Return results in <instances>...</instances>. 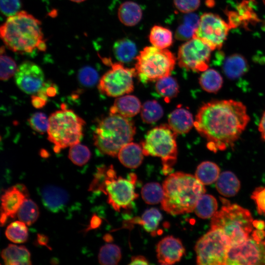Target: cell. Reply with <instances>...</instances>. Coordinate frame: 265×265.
I'll use <instances>...</instances> for the list:
<instances>
[{
	"label": "cell",
	"instance_id": "11",
	"mask_svg": "<svg viewBox=\"0 0 265 265\" xmlns=\"http://www.w3.org/2000/svg\"><path fill=\"white\" fill-rule=\"evenodd\" d=\"M136 75L135 68L125 67L120 63L112 64L111 69L100 80L98 89L109 97L123 96L133 91V78Z\"/></svg>",
	"mask_w": 265,
	"mask_h": 265
},
{
	"label": "cell",
	"instance_id": "17",
	"mask_svg": "<svg viewBox=\"0 0 265 265\" xmlns=\"http://www.w3.org/2000/svg\"><path fill=\"white\" fill-rule=\"evenodd\" d=\"M185 248L181 240L173 236L162 238L157 246V258L161 265H172L180 261Z\"/></svg>",
	"mask_w": 265,
	"mask_h": 265
},
{
	"label": "cell",
	"instance_id": "2",
	"mask_svg": "<svg viewBox=\"0 0 265 265\" xmlns=\"http://www.w3.org/2000/svg\"><path fill=\"white\" fill-rule=\"evenodd\" d=\"M0 33L4 45L14 52L31 54L46 49L41 22L25 11L7 17Z\"/></svg>",
	"mask_w": 265,
	"mask_h": 265
},
{
	"label": "cell",
	"instance_id": "24",
	"mask_svg": "<svg viewBox=\"0 0 265 265\" xmlns=\"http://www.w3.org/2000/svg\"><path fill=\"white\" fill-rule=\"evenodd\" d=\"M142 10L136 2L127 1L123 2L118 9V17L125 26H132L137 25L141 20Z\"/></svg>",
	"mask_w": 265,
	"mask_h": 265
},
{
	"label": "cell",
	"instance_id": "5",
	"mask_svg": "<svg viewBox=\"0 0 265 265\" xmlns=\"http://www.w3.org/2000/svg\"><path fill=\"white\" fill-rule=\"evenodd\" d=\"M133 122L129 118L109 114L100 119L93 132L94 145L102 153L112 157L131 142L135 134Z\"/></svg>",
	"mask_w": 265,
	"mask_h": 265
},
{
	"label": "cell",
	"instance_id": "51",
	"mask_svg": "<svg viewBox=\"0 0 265 265\" xmlns=\"http://www.w3.org/2000/svg\"><path fill=\"white\" fill-rule=\"evenodd\" d=\"M37 240L39 243L42 245H47L48 242L47 237L43 234H38Z\"/></svg>",
	"mask_w": 265,
	"mask_h": 265
},
{
	"label": "cell",
	"instance_id": "26",
	"mask_svg": "<svg viewBox=\"0 0 265 265\" xmlns=\"http://www.w3.org/2000/svg\"><path fill=\"white\" fill-rule=\"evenodd\" d=\"M199 84L205 91L216 93L222 87L223 80L219 73L213 69H208L203 72L199 79Z\"/></svg>",
	"mask_w": 265,
	"mask_h": 265
},
{
	"label": "cell",
	"instance_id": "8",
	"mask_svg": "<svg viewBox=\"0 0 265 265\" xmlns=\"http://www.w3.org/2000/svg\"><path fill=\"white\" fill-rule=\"evenodd\" d=\"M135 59L136 75L143 82L157 81L170 76L176 61L175 56L169 50L154 46L145 47Z\"/></svg>",
	"mask_w": 265,
	"mask_h": 265
},
{
	"label": "cell",
	"instance_id": "41",
	"mask_svg": "<svg viewBox=\"0 0 265 265\" xmlns=\"http://www.w3.org/2000/svg\"><path fill=\"white\" fill-rule=\"evenodd\" d=\"M79 81L85 87L94 86L98 80L97 72L93 68L85 66L80 70L78 74Z\"/></svg>",
	"mask_w": 265,
	"mask_h": 265
},
{
	"label": "cell",
	"instance_id": "33",
	"mask_svg": "<svg viewBox=\"0 0 265 265\" xmlns=\"http://www.w3.org/2000/svg\"><path fill=\"white\" fill-rule=\"evenodd\" d=\"M39 215L37 204L29 199H26L17 212L19 220L30 226L38 219Z\"/></svg>",
	"mask_w": 265,
	"mask_h": 265
},
{
	"label": "cell",
	"instance_id": "27",
	"mask_svg": "<svg viewBox=\"0 0 265 265\" xmlns=\"http://www.w3.org/2000/svg\"><path fill=\"white\" fill-rule=\"evenodd\" d=\"M149 41L153 46L160 49H165L173 43V35L167 28L156 25L151 29Z\"/></svg>",
	"mask_w": 265,
	"mask_h": 265
},
{
	"label": "cell",
	"instance_id": "9",
	"mask_svg": "<svg viewBox=\"0 0 265 265\" xmlns=\"http://www.w3.org/2000/svg\"><path fill=\"white\" fill-rule=\"evenodd\" d=\"M177 135L168 125L163 124L150 130L141 144L144 155L161 158L164 174L171 171L177 160Z\"/></svg>",
	"mask_w": 265,
	"mask_h": 265
},
{
	"label": "cell",
	"instance_id": "20",
	"mask_svg": "<svg viewBox=\"0 0 265 265\" xmlns=\"http://www.w3.org/2000/svg\"><path fill=\"white\" fill-rule=\"evenodd\" d=\"M168 125L177 134L188 132L194 126L193 116L190 112L183 107H178L169 115Z\"/></svg>",
	"mask_w": 265,
	"mask_h": 265
},
{
	"label": "cell",
	"instance_id": "37",
	"mask_svg": "<svg viewBox=\"0 0 265 265\" xmlns=\"http://www.w3.org/2000/svg\"><path fill=\"white\" fill-rule=\"evenodd\" d=\"M161 218V213L157 209L151 208L144 212L140 223L146 231L154 236Z\"/></svg>",
	"mask_w": 265,
	"mask_h": 265
},
{
	"label": "cell",
	"instance_id": "43",
	"mask_svg": "<svg viewBox=\"0 0 265 265\" xmlns=\"http://www.w3.org/2000/svg\"><path fill=\"white\" fill-rule=\"evenodd\" d=\"M176 8L185 14L193 12L200 4V0H173Z\"/></svg>",
	"mask_w": 265,
	"mask_h": 265
},
{
	"label": "cell",
	"instance_id": "29",
	"mask_svg": "<svg viewBox=\"0 0 265 265\" xmlns=\"http://www.w3.org/2000/svg\"><path fill=\"white\" fill-rule=\"evenodd\" d=\"M220 169L215 163L206 161L201 162L197 166L195 177L204 185L212 184L217 180L219 176Z\"/></svg>",
	"mask_w": 265,
	"mask_h": 265
},
{
	"label": "cell",
	"instance_id": "48",
	"mask_svg": "<svg viewBox=\"0 0 265 265\" xmlns=\"http://www.w3.org/2000/svg\"><path fill=\"white\" fill-rule=\"evenodd\" d=\"M149 262L146 258L141 255L132 257L130 265H148Z\"/></svg>",
	"mask_w": 265,
	"mask_h": 265
},
{
	"label": "cell",
	"instance_id": "18",
	"mask_svg": "<svg viewBox=\"0 0 265 265\" xmlns=\"http://www.w3.org/2000/svg\"><path fill=\"white\" fill-rule=\"evenodd\" d=\"M42 202L44 206L53 212L63 209L69 201V195L62 188L53 186H47L41 192Z\"/></svg>",
	"mask_w": 265,
	"mask_h": 265
},
{
	"label": "cell",
	"instance_id": "3",
	"mask_svg": "<svg viewBox=\"0 0 265 265\" xmlns=\"http://www.w3.org/2000/svg\"><path fill=\"white\" fill-rule=\"evenodd\" d=\"M162 209L177 215L194 211L199 199L206 192L203 185L196 177L182 172L171 174L164 180Z\"/></svg>",
	"mask_w": 265,
	"mask_h": 265
},
{
	"label": "cell",
	"instance_id": "4",
	"mask_svg": "<svg viewBox=\"0 0 265 265\" xmlns=\"http://www.w3.org/2000/svg\"><path fill=\"white\" fill-rule=\"evenodd\" d=\"M136 177L131 173L128 179L119 177L112 165H102L97 168L89 190L101 191L107 196V202L117 211L130 208L138 197L135 192L134 184Z\"/></svg>",
	"mask_w": 265,
	"mask_h": 265
},
{
	"label": "cell",
	"instance_id": "25",
	"mask_svg": "<svg viewBox=\"0 0 265 265\" xmlns=\"http://www.w3.org/2000/svg\"><path fill=\"white\" fill-rule=\"evenodd\" d=\"M218 192L225 197L235 196L238 192L240 183L237 176L231 171L221 173L215 184Z\"/></svg>",
	"mask_w": 265,
	"mask_h": 265
},
{
	"label": "cell",
	"instance_id": "46",
	"mask_svg": "<svg viewBox=\"0 0 265 265\" xmlns=\"http://www.w3.org/2000/svg\"><path fill=\"white\" fill-rule=\"evenodd\" d=\"M57 92V88L51 82H44L38 91L37 95L47 101L48 97L54 96Z\"/></svg>",
	"mask_w": 265,
	"mask_h": 265
},
{
	"label": "cell",
	"instance_id": "16",
	"mask_svg": "<svg viewBox=\"0 0 265 265\" xmlns=\"http://www.w3.org/2000/svg\"><path fill=\"white\" fill-rule=\"evenodd\" d=\"M28 194L26 186L18 184L8 188L1 197L0 223L3 226L8 217L14 218Z\"/></svg>",
	"mask_w": 265,
	"mask_h": 265
},
{
	"label": "cell",
	"instance_id": "38",
	"mask_svg": "<svg viewBox=\"0 0 265 265\" xmlns=\"http://www.w3.org/2000/svg\"><path fill=\"white\" fill-rule=\"evenodd\" d=\"M91 157L88 148L80 143L70 146L68 157L71 161L78 166H82L88 162Z\"/></svg>",
	"mask_w": 265,
	"mask_h": 265
},
{
	"label": "cell",
	"instance_id": "30",
	"mask_svg": "<svg viewBox=\"0 0 265 265\" xmlns=\"http://www.w3.org/2000/svg\"><path fill=\"white\" fill-rule=\"evenodd\" d=\"M217 208L216 199L211 195L204 194L197 201L194 211L199 217L208 219L213 216Z\"/></svg>",
	"mask_w": 265,
	"mask_h": 265
},
{
	"label": "cell",
	"instance_id": "40",
	"mask_svg": "<svg viewBox=\"0 0 265 265\" xmlns=\"http://www.w3.org/2000/svg\"><path fill=\"white\" fill-rule=\"evenodd\" d=\"M31 128L35 132L43 134L48 131L49 119L42 112L33 114L28 120Z\"/></svg>",
	"mask_w": 265,
	"mask_h": 265
},
{
	"label": "cell",
	"instance_id": "10",
	"mask_svg": "<svg viewBox=\"0 0 265 265\" xmlns=\"http://www.w3.org/2000/svg\"><path fill=\"white\" fill-rule=\"evenodd\" d=\"M231 247L230 238L221 230L211 228L195 245L197 264L200 265H226Z\"/></svg>",
	"mask_w": 265,
	"mask_h": 265
},
{
	"label": "cell",
	"instance_id": "45",
	"mask_svg": "<svg viewBox=\"0 0 265 265\" xmlns=\"http://www.w3.org/2000/svg\"><path fill=\"white\" fill-rule=\"evenodd\" d=\"M196 28L183 23L177 28L175 32V37L179 40L187 41L193 38Z\"/></svg>",
	"mask_w": 265,
	"mask_h": 265
},
{
	"label": "cell",
	"instance_id": "21",
	"mask_svg": "<svg viewBox=\"0 0 265 265\" xmlns=\"http://www.w3.org/2000/svg\"><path fill=\"white\" fill-rule=\"evenodd\" d=\"M249 69L246 58L239 53H234L228 56L223 65V71L230 80L237 79L245 74Z\"/></svg>",
	"mask_w": 265,
	"mask_h": 265
},
{
	"label": "cell",
	"instance_id": "34",
	"mask_svg": "<svg viewBox=\"0 0 265 265\" xmlns=\"http://www.w3.org/2000/svg\"><path fill=\"white\" fill-rule=\"evenodd\" d=\"M121 259V249L115 244H107L100 248L98 260L103 265H115L118 264Z\"/></svg>",
	"mask_w": 265,
	"mask_h": 265
},
{
	"label": "cell",
	"instance_id": "15",
	"mask_svg": "<svg viewBox=\"0 0 265 265\" xmlns=\"http://www.w3.org/2000/svg\"><path fill=\"white\" fill-rule=\"evenodd\" d=\"M15 82L23 92L28 94L37 93L44 83L45 76L42 69L29 61L22 62L14 75Z\"/></svg>",
	"mask_w": 265,
	"mask_h": 265
},
{
	"label": "cell",
	"instance_id": "13",
	"mask_svg": "<svg viewBox=\"0 0 265 265\" xmlns=\"http://www.w3.org/2000/svg\"><path fill=\"white\" fill-rule=\"evenodd\" d=\"M212 50L201 40L192 38L178 49L177 60L181 68L194 72H204L208 69Z\"/></svg>",
	"mask_w": 265,
	"mask_h": 265
},
{
	"label": "cell",
	"instance_id": "49",
	"mask_svg": "<svg viewBox=\"0 0 265 265\" xmlns=\"http://www.w3.org/2000/svg\"><path fill=\"white\" fill-rule=\"evenodd\" d=\"M258 129L261 133L262 139L265 141V111L263 113L260 120Z\"/></svg>",
	"mask_w": 265,
	"mask_h": 265
},
{
	"label": "cell",
	"instance_id": "14",
	"mask_svg": "<svg viewBox=\"0 0 265 265\" xmlns=\"http://www.w3.org/2000/svg\"><path fill=\"white\" fill-rule=\"evenodd\" d=\"M226 265H265V241L251 236L230 247Z\"/></svg>",
	"mask_w": 265,
	"mask_h": 265
},
{
	"label": "cell",
	"instance_id": "23",
	"mask_svg": "<svg viewBox=\"0 0 265 265\" xmlns=\"http://www.w3.org/2000/svg\"><path fill=\"white\" fill-rule=\"evenodd\" d=\"M1 256L6 265L31 264L30 254L24 246L10 244L2 250Z\"/></svg>",
	"mask_w": 265,
	"mask_h": 265
},
{
	"label": "cell",
	"instance_id": "53",
	"mask_svg": "<svg viewBox=\"0 0 265 265\" xmlns=\"http://www.w3.org/2000/svg\"><path fill=\"white\" fill-rule=\"evenodd\" d=\"M70 0L74 2L80 3V2L85 1L86 0Z\"/></svg>",
	"mask_w": 265,
	"mask_h": 265
},
{
	"label": "cell",
	"instance_id": "50",
	"mask_svg": "<svg viewBox=\"0 0 265 265\" xmlns=\"http://www.w3.org/2000/svg\"><path fill=\"white\" fill-rule=\"evenodd\" d=\"M100 219L95 215H94L91 219L89 227L87 229V230L90 229H94L98 227L101 224Z\"/></svg>",
	"mask_w": 265,
	"mask_h": 265
},
{
	"label": "cell",
	"instance_id": "42",
	"mask_svg": "<svg viewBox=\"0 0 265 265\" xmlns=\"http://www.w3.org/2000/svg\"><path fill=\"white\" fill-rule=\"evenodd\" d=\"M1 12L7 17L13 16L20 11V0H0Z\"/></svg>",
	"mask_w": 265,
	"mask_h": 265
},
{
	"label": "cell",
	"instance_id": "6",
	"mask_svg": "<svg viewBox=\"0 0 265 265\" xmlns=\"http://www.w3.org/2000/svg\"><path fill=\"white\" fill-rule=\"evenodd\" d=\"M223 205L212 217L211 228L221 230L230 239L231 247L241 244L249 237L253 225L250 212L221 198Z\"/></svg>",
	"mask_w": 265,
	"mask_h": 265
},
{
	"label": "cell",
	"instance_id": "12",
	"mask_svg": "<svg viewBox=\"0 0 265 265\" xmlns=\"http://www.w3.org/2000/svg\"><path fill=\"white\" fill-rule=\"evenodd\" d=\"M231 28L219 15L205 13L200 18L193 38L201 40L213 51L220 49Z\"/></svg>",
	"mask_w": 265,
	"mask_h": 265
},
{
	"label": "cell",
	"instance_id": "7",
	"mask_svg": "<svg viewBox=\"0 0 265 265\" xmlns=\"http://www.w3.org/2000/svg\"><path fill=\"white\" fill-rule=\"evenodd\" d=\"M49 119L48 139L53 144L55 152L80 142L85 122L72 110H57Z\"/></svg>",
	"mask_w": 265,
	"mask_h": 265
},
{
	"label": "cell",
	"instance_id": "31",
	"mask_svg": "<svg viewBox=\"0 0 265 265\" xmlns=\"http://www.w3.org/2000/svg\"><path fill=\"white\" fill-rule=\"evenodd\" d=\"M156 89L157 92L167 102L177 96L179 93L177 81L170 76L158 80L156 84Z\"/></svg>",
	"mask_w": 265,
	"mask_h": 265
},
{
	"label": "cell",
	"instance_id": "35",
	"mask_svg": "<svg viewBox=\"0 0 265 265\" xmlns=\"http://www.w3.org/2000/svg\"><path fill=\"white\" fill-rule=\"evenodd\" d=\"M5 234L9 240L14 243L25 242L28 238L26 224L20 220L13 222L7 227Z\"/></svg>",
	"mask_w": 265,
	"mask_h": 265
},
{
	"label": "cell",
	"instance_id": "1",
	"mask_svg": "<svg viewBox=\"0 0 265 265\" xmlns=\"http://www.w3.org/2000/svg\"><path fill=\"white\" fill-rule=\"evenodd\" d=\"M250 121L245 106L233 100H214L198 110L194 127L207 140V147L216 152L234 146Z\"/></svg>",
	"mask_w": 265,
	"mask_h": 265
},
{
	"label": "cell",
	"instance_id": "39",
	"mask_svg": "<svg viewBox=\"0 0 265 265\" xmlns=\"http://www.w3.org/2000/svg\"><path fill=\"white\" fill-rule=\"evenodd\" d=\"M15 61L9 56L1 52L0 80H7L15 74L17 69Z\"/></svg>",
	"mask_w": 265,
	"mask_h": 265
},
{
	"label": "cell",
	"instance_id": "19",
	"mask_svg": "<svg viewBox=\"0 0 265 265\" xmlns=\"http://www.w3.org/2000/svg\"><path fill=\"white\" fill-rule=\"evenodd\" d=\"M141 108V103L136 97L126 95L116 99L110 108V114L130 118L138 113Z\"/></svg>",
	"mask_w": 265,
	"mask_h": 265
},
{
	"label": "cell",
	"instance_id": "52",
	"mask_svg": "<svg viewBox=\"0 0 265 265\" xmlns=\"http://www.w3.org/2000/svg\"><path fill=\"white\" fill-rule=\"evenodd\" d=\"M253 226L258 230H264L265 227V223L262 220H255L253 222Z\"/></svg>",
	"mask_w": 265,
	"mask_h": 265
},
{
	"label": "cell",
	"instance_id": "32",
	"mask_svg": "<svg viewBox=\"0 0 265 265\" xmlns=\"http://www.w3.org/2000/svg\"><path fill=\"white\" fill-rule=\"evenodd\" d=\"M163 114L162 106L156 100L147 101L141 106V117L144 123L151 124L157 122Z\"/></svg>",
	"mask_w": 265,
	"mask_h": 265
},
{
	"label": "cell",
	"instance_id": "47",
	"mask_svg": "<svg viewBox=\"0 0 265 265\" xmlns=\"http://www.w3.org/2000/svg\"><path fill=\"white\" fill-rule=\"evenodd\" d=\"M47 101L37 95H33L31 97V103L35 108H42L47 103Z\"/></svg>",
	"mask_w": 265,
	"mask_h": 265
},
{
	"label": "cell",
	"instance_id": "28",
	"mask_svg": "<svg viewBox=\"0 0 265 265\" xmlns=\"http://www.w3.org/2000/svg\"><path fill=\"white\" fill-rule=\"evenodd\" d=\"M113 52L116 58L122 62H129L137 54V48L133 42L127 38L118 40L113 45Z\"/></svg>",
	"mask_w": 265,
	"mask_h": 265
},
{
	"label": "cell",
	"instance_id": "36",
	"mask_svg": "<svg viewBox=\"0 0 265 265\" xmlns=\"http://www.w3.org/2000/svg\"><path fill=\"white\" fill-rule=\"evenodd\" d=\"M141 193L144 201L149 204L161 202L164 195L163 187L158 183L146 184L142 188Z\"/></svg>",
	"mask_w": 265,
	"mask_h": 265
},
{
	"label": "cell",
	"instance_id": "54",
	"mask_svg": "<svg viewBox=\"0 0 265 265\" xmlns=\"http://www.w3.org/2000/svg\"><path fill=\"white\" fill-rule=\"evenodd\" d=\"M263 2H264V3L265 5V0H263Z\"/></svg>",
	"mask_w": 265,
	"mask_h": 265
},
{
	"label": "cell",
	"instance_id": "22",
	"mask_svg": "<svg viewBox=\"0 0 265 265\" xmlns=\"http://www.w3.org/2000/svg\"><path fill=\"white\" fill-rule=\"evenodd\" d=\"M143 155L141 146L131 141L120 149L117 156L125 166L135 168L141 164Z\"/></svg>",
	"mask_w": 265,
	"mask_h": 265
},
{
	"label": "cell",
	"instance_id": "44",
	"mask_svg": "<svg viewBox=\"0 0 265 265\" xmlns=\"http://www.w3.org/2000/svg\"><path fill=\"white\" fill-rule=\"evenodd\" d=\"M251 198L256 204L258 213L265 216V187H257L253 192Z\"/></svg>",
	"mask_w": 265,
	"mask_h": 265
}]
</instances>
